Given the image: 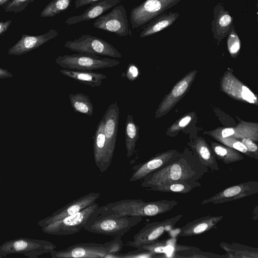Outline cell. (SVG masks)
<instances>
[{"label": "cell", "instance_id": "6", "mask_svg": "<svg viewBox=\"0 0 258 258\" xmlns=\"http://www.w3.org/2000/svg\"><path fill=\"white\" fill-rule=\"evenodd\" d=\"M55 62L63 69L78 71L112 68L120 64L119 61L115 59L84 53L59 55Z\"/></svg>", "mask_w": 258, "mask_h": 258}, {"label": "cell", "instance_id": "33", "mask_svg": "<svg viewBox=\"0 0 258 258\" xmlns=\"http://www.w3.org/2000/svg\"><path fill=\"white\" fill-rule=\"evenodd\" d=\"M139 76V70L137 65L130 63L127 66L125 73H123L122 77H125L130 81L136 80Z\"/></svg>", "mask_w": 258, "mask_h": 258}, {"label": "cell", "instance_id": "30", "mask_svg": "<svg viewBox=\"0 0 258 258\" xmlns=\"http://www.w3.org/2000/svg\"><path fill=\"white\" fill-rule=\"evenodd\" d=\"M172 257H191V258H228L227 255H220L211 252H203L200 249L189 250L174 252Z\"/></svg>", "mask_w": 258, "mask_h": 258}, {"label": "cell", "instance_id": "22", "mask_svg": "<svg viewBox=\"0 0 258 258\" xmlns=\"http://www.w3.org/2000/svg\"><path fill=\"white\" fill-rule=\"evenodd\" d=\"M59 72L66 77L91 87L100 86L102 80L107 78L105 74L92 71H78L64 69L60 70Z\"/></svg>", "mask_w": 258, "mask_h": 258}, {"label": "cell", "instance_id": "20", "mask_svg": "<svg viewBox=\"0 0 258 258\" xmlns=\"http://www.w3.org/2000/svg\"><path fill=\"white\" fill-rule=\"evenodd\" d=\"M233 22L229 12L220 4H217L214 10V18L212 22V30L214 37L220 40L227 36Z\"/></svg>", "mask_w": 258, "mask_h": 258}, {"label": "cell", "instance_id": "13", "mask_svg": "<svg viewBox=\"0 0 258 258\" xmlns=\"http://www.w3.org/2000/svg\"><path fill=\"white\" fill-rule=\"evenodd\" d=\"M100 197L99 192H91L78 198L54 212L51 215L40 220L38 225L43 227L79 212L95 202Z\"/></svg>", "mask_w": 258, "mask_h": 258}, {"label": "cell", "instance_id": "36", "mask_svg": "<svg viewBox=\"0 0 258 258\" xmlns=\"http://www.w3.org/2000/svg\"><path fill=\"white\" fill-rule=\"evenodd\" d=\"M241 95L242 98L249 102H253L256 100L254 94L245 86L242 87Z\"/></svg>", "mask_w": 258, "mask_h": 258}, {"label": "cell", "instance_id": "41", "mask_svg": "<svg viewBox=\"0 0 258 258\" xmlns=\"http://www.w3.org/2000/svg\"><path fill=\"white\" fill-rule=\"evenodd\" d=\"M191 120V117L189 116H186L183 118L179 122V125L183 127L187 125Z\"/></svg>", "mask_w": 258, "mask_h": 258}, {"label": "cell", "instance_id": "23", "mask_svg": "<svg viewBox=\"0 0 258 258\" xmlns=\"http://www.w3.org/2000/svg\"><path fill=\"white\" fill-rule=\"evenodd\" d=\"M201 183L197 181H180L166 183L164 184L150 187L146 189L164 192H176L187 194L195 188L201 187Z\"/></svg>", "mask_w": 258, "mask_h": 258}, {"label": "cell", "instance_id": "1", "mask_svg": "<svg viewBox=\"0 0 258 258\" xmlns=\"http://www.w3.org/2000/svg\"><path fill=\"white\" fill-rule=\"evenodd\" d=\"M209 171L199 159L188 153L179 155L168 165L148 174L141 180V185L145 189L180 181H197Z\"/></svg>", "mask_w": 258, "mask_h": 258}, {"label": "cell", "instance_id": "5", "mask_svg": "<svg viewBox=\"0 0 258 258\" xmlns=\"http://www.w3.org/2000/svg\"><path fill=\"white\" fill-rule=\"evenodd\" d=\"M56 245L50 241L29 238H17L7 241L0 245V255L23 254L29 258H36L50 253Z\"/></svg>", "mask_w": 258, "mask_h": 258}, {"label": "cell", "instance_id": "39", "mask_svg": "<svg viewBox=\"0 0 258 258\" xmlns=\"http://www.w3.org/2000/svg\"><path fill=\"white\" fill-rule=\"evenodd\" d=\"M235 133L234 130L232 128H226L222 131V136L223 138L233 135Z\"/></svg>", "mask_w": 258, "mask_h": 258}, {"label": "cell", "instance_id": "10", "mask_svg": "<svg viewBox=\"0 0 258 258\" xmlns=\"http://www.w3.org/2000/svg\"><path fill=\"white\" fill-rule=\"evenodd\" d=\"M94 27L118 36H132L125 9L119 4L113 7L112 10L98 17L93 22Z\"/></svg>", "mask_w": 258, "mask_h": 258}, {"label": "cell", "instance_id": "7", "mask_svg": "<svg viewBox=\"0 0 258 258\" xmlns=\"http://www.w3.org/2000/svg\"><path fill=\"white\" fill-rule=\"evenodd\" d=\"M98 207V204L94 202L79 212L42 227V231L45 233L55 235L76 234L84 228Z\"/></svg>", "mask_w": 258, "mask_h": 258}, {"label": "cell", "instance_id": "25", "mask_svg": "<svg viewBox=\"0 0 258 258\" xmlns=\"http://www.w3.org/2000/svg\"><path fill=\"white\" fill-rule=\"evenodd\" d=\"M138 138L139 126L134 121L133 116L128 114L125 124V141L127 158H130L133 154Z\"/></svg>", "mask_w": 258, "mask_h": 258}, {"label": "cell", "instance_id": "2", "mask_svg": "<svg viewBox=\"0 0 258 258\" xmlns=\"http://www.w3.org/2000/svg\"><path fill=\"white\" fill-rule=\"evenodd\" d=\"M178 204L175 200L146 202L141 199H125L110 202L98 208L92 217L154 216L171 210Z\"/></svg>", "mask_w": 258, "mask_h": 258}, {"label": "cell", "instance_id": "14", "mask_svg": "<svg viewBox=\"0 0 258 258\" xmlns=\"http://www.w3.org/2000/svg\"><path fill=\"white\" fill-rule=\"evenodd\" d=\"M179 154L174 151H169L152 157L148 160L135 165L133 172L129 178L131 182L141 180L148 174L174 161Z\"/></svg>", "mask_w": 258, "mask_h": 258}, {"label": "cell", "instance_id": "21", "mask_svg": "<svg viewBox=\"0 0 258 258\" xmlns=\"http://www.w3.org/2000/svg\"><path fill=\"white\" fill-rule=\"evenodd\" d=\"M177 13H164L152 19L144 27L139 35L143 38L149 36L171 26L179 17Z\"/></svg>", "mask_w": 258, "mask_h": 258}, {"label": "cell", "instance_id": "40", "mask_svg": "<svg viewBox=\"0 0 258 258\" xmlns=\"http://www.w3.org/2000/svg\"><path fill=\"white\" fill-rule=\"evenodd\" d=\"M11 77H13V75L10 72L0 67V79Z\"/></svg>", "mask_w": 258, "mask_h": 258}, {"label": "cell", "instance_id": "34", "mask_svg": "<svg viewBox=\"0 0 258 258\" xmlns=\"http://www.w3.org/2000/svg\"><path fill=\"white\" fill-rule=\"evenodd\" d=\"M188 83L185 80H183L177 83L173 88L172 93L175 97L182 95L186 90Z\"/></svg>", "mask_w": 258, "mask_h": 258}, {"label": "cell", "instance_id": "9", "mask_svg": "<svg viewBox=\"0 0 258 258\" xmlns=\"http://www.w3.org/2000/svg\"><path fill=\"white\" fill-rule=\"evenodd\" d=\"M182 0H146L130 13L132 29H137L151 21Z\"/></svg>", "mask_w": 258, "mask_h": 258}, {"label": "cell", "instance_id": "27", "mask_svg": "<svg viewBox=\"0 0 258 258\" xmlns=\"http://www.w3.org/2000/svg\"><path fill=\"white\" fill-rule=\"evenodd\" d=\"M69 98L72 108L76 112L92 115L94 107L88 95L81 93L70 94Z\"/></svg>", "mask_w": 258, "mask_h": 258}, {"label": "cell", "instance_id": "4", "mask_svg": "<svg viewBox=\"0 0 258 258\" xmlns=\"http://www.w3.org/2000/svg\"><path fill=\"white\" fill-rule=\"evenodd\" d=\"M142 219L141 216L94 217L91 215L83 229L91 233L121 237Z\"/></svg>", "mask_w": 258, "mask_h": 258}, {"label": "cell", "instance_id": "38", "mask_svg": "<svg viewBox=\"0 0 258 258\" xmlns=\"http://www.w3.org/2000/svg\"><path fill=\"white\" fill-rule=\"evenodd\" d=\"M12 22V21L11 20L6 22H0V35L8 30Z\"/></svg>", "mask_w": 258, "mask_h": 258}, {"label": "cell", "instance_id": "35", "mask_svg": "<svg viewBox=\"0 0 258 258\" xmlns=\"http://www.w3.org/2000/svg\"><path fill=\"white\" fill-rule=\"evenodd\" d=\"M241 142L245 146L247 150L249 152L258 156L257 147L256 145L250 139L248 138H244L242 140Z\"/></svg>", "mask_w": 258, "mask_h": 258}, {"label": "cell", "instance_id": "17", "mask_svg": "<svg viewBox=\"0 0 258 258\" xmlns=\"http://www.w3.org/2000/svg\"><path fill=\"white\" fill-rule=\"evenodd\" d=\"M119 109L117 102L111 104L103 116L104 120V134L109 154L113 157L118 131Z\"/></svg>", "mask_w": 258, "mask_h": 258}, {"label": "cell", "instance_id": "18", "mask_svg": "<svg viewBox=\"0 0 258 258\" xmlns=\"http://www.w3.org/2000/svg\"><path fill=\"white\" fill-rule=\"evenodd\" d=\"M223 216L208 215L189 222L180 229L179 236L189 237L201 234L215 228Z\"/></svg>", "mask_w": 258, "mask_h": 258}, {"label": "cell", "instance_id": "42", "mask_svg": "<svg viewBox=\"0 0 258 258\" xmlns=\"http://www.w3.org/2000/svg\"><path fill=\"white\" fill-rule=\"evenodd\" d=\"M11 0H0V7L4 6Z\"/></svg>", "mask_w": 258, "mask_h": 258}, {"label": "cell", "instance_id": "31", "mask_svg": "<svg viewBox=\"0 0 258 258\" xmlns=\"http://www.w3.org/2000/svg\"><path fill=\"white\" fill-rule=\"evenodd\" d=\"M227 46L229 52L234 54L238 52L240 48V41L233 25L228 34Z\"/></svg>", "mask_w": 258, "mask_h": 258}, {"label": "cell", "instance_id": "11", "mask_svg": "<svg viewBox=\"0 0 258 258\" xmlns=\"http://www.w3.org/2000/svg\"><path fill=\"white\" fill-rule=\"evenodd\" d=\"M182 217V214H178L162 221L146 224L134 236L133 240L128 242V245L136 247L141 244L150 243L158 240L166 230L174 227Z\"/></svg>", "mask_w": 258, "mask_h": 258}, {"label": "cell", "instance_id": "37", "mask_svg": "<svg viewBox=\"0 0 258 258\" xmlns=\"http://www.w3.org/2000/svg\"><path fill=\"white\" fill-rule=\"evenodd\" d=\"M99 1L100 0H76L75 2V8L77 9L87 5L93 4Z\"/></svg>", "mask_w": 258, "mask_h": 258}, {"label": "cell", "instance_id": "26", "mask_svg": "<svg viewBox=\"0 0 258 258\" xmlns=\"http://www.w3.org/2000/svg\"><path fill=\"white\" fill-rule=\"evenodd\" d=\"M196 156L208 169L212 172L219 170V167L215 156L204 142H197L195 147Z\"/></svg>", "mask_w": 258, "mask_h": 258}, {"label": "cell", "instance_id": "12", "mask_svg": "<svg viewBox=\"0 0 258 258\" xmlns=\"http://www.w3.org/2000/svg\"><path fill=\"white\" fill-rule=\"evenodd\" d=\"M258 192V181H248L226 188L205 199L201 205L219 204L250 196Z\"/></svg>", "mask_w": 258, "mask_h": 258}, {"label": "cell", "instance_id": "3", "mask_svg": "<svg viewBox=\"0 0 258 258\" xmlns=\"http://www.w3.org/2000/svg\"><path fill=\"white\" fill-rule=\"evenodd\" d=\"M123 246V242L120 236H116L113 240L104 243H79L64 249H54L49 253L52 258H103L108 253L119 252Z\"/></svg>", "mask_w": 258, "mask_h": 258}, {"label": "cell", "instance_id": "15", "mask_svg": "<svg viewBox=\"0 0 258 258\" xmlns=\"http://www.w3.org/2000/svg\"><path fill=\"white\" fill-rule=\"evenodd\" d=\"M93 154L95 164L101 172L107 170L112 159L109 154L104 134V118L99 121L93 137Z\"/></svg>", "mask_w": 258, "mask_h": 258}, {"label": "cell", "instance_id": "32", "mask_svg": "<svg viewBox=\"0 0 258 258\" xmlns=\"http://www.w3.org/2000/svg\"><path fill=\"white\" fill-rule=\"evenodd\" d=\"M34 0H11L3 7L5 12H13L15 13L22 12Z\"/></svg>", "mask_w": 258, "mask_h": 258}, {"label": "cell", "instance_id": "8", "mask_svg": "<svg viewBox=\"0 0 258 258\" xmlns=\"http://www.w3.org/2000/svg\"><path fill=\"white\" fill-rule=\"evenodd\" d=\"M64 47L78 53H90L121 58V53L111 44L96 36L82 34L79 38L65 42Z\"/></svg>", "mask_w": 258, "mask_h": 258}, {"label": "cell", "instance_id": "29", "mask_svg": "<svg viewBox=\"0 0 258 258\" xmlns=\"http://www.w3.org/2000/svg\"><path fill=\"white\" fill-rule=\"evenodd\" d=\"M73 0H52L42 10L41 17H53L67 10Z\"/></svg>", "mask_w": 258, "mask_h": 258}, {"label": "cell", "instance_id": "16", "mask_svg": "<svg viewBox=\"0 0 258 258\" xmlns=\"http://www.w3.org/2000/svg\"><path fill=\"white\" fill-rule=\"evenodd\" d=\"M58 33V31L52 29L40 35L23 34L21 38L8 50V54L21 55L28 53L56 37Z\"/></svg>", "mask_w": 258, "mask_h": 258}, {"label": "cell", "instance_id": "19", "mask_svg": "<svg viewBox=\"0 0 258 258\" xmlns=\"http://www.w3.org/2000/svg\"><path fill=\"white\" fill-rule=\"evenodd\" d=\"M120 0H101L95 2L88 7L83 14L71 17L64 22L67 25L76 23L95 19L102 15L104 12L115 7Z\"/></svg>", "mask_w": 258, "mask_h": 258}, {"label": "cell", "instance_id": "28", "mask_svg": "<svg viewBox=\"0 0 258 258\" xmlns=\"http://www.w3.org/2000/svg\"><path fill=\"white\" fill-rule=\"evenodd\" d=\"M217 158L224 164H230L242 160L243 156L238 152L218 144H212Z\"/></svg>", "mask_w": 258, "mask_h": 258}, {"label": "cell", "instance_id": "24", "mask_svg": "<svg viewBox=\"0 0 258 258\" xmlns=\"http://www.w3.org/2000/svg\"><path fill=\"white\" fill-rule=\"evenodd\" d=\"M220 246L226 252L228 258H258V249L236 242L228 244L222 242Z\"/></svg>", "mask_w": 258, "mask_h": 258}]
</instances>
